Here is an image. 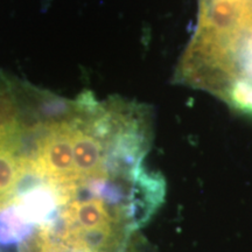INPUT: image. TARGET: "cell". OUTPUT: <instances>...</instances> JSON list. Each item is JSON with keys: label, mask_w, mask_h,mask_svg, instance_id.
<instances>
[{"label": "cell", "mask_w": 252, "mask_h": 252, "mask_svg": "<svg viewBox=\"0 0 252 252\" xmlns=\"http://www.w3.org/2000/svg\"><path fill=\"white\" fill-rule=\"evenodd\" d=\"M36 226L21 219L13 204L0 209V244H24L34 236Z\"/></svg>", "instance_id": "cell-1"}]
</instances>
